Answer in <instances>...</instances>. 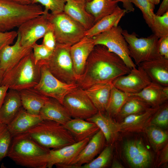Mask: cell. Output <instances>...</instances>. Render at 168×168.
<instances>
[{"mask_svg":"<svg viewBox=\"0 0 168 168\" xmlns=\"http://www.w3.org/2000/svg\"><path fill=\"white\" fill-rule=\"evenodd\" d=\"M130 95L138 97L151 107H157L168 101V86L151 82L140 92Z\"/></svg>","mask_w":168,"mask_h":168,"instance_id":"20","label":"cell"},{"mask_svg":"<svg viewBox=\"0 0 168 168\" xmlns=\"http://www.w3.org/2000/svg\"><path fill=\"white\" fill-rule=\"evenodd\" d=\"M122 34L128 43L130 56L137 66L144 62L158 58L159 38L153 34L147 37L138 38L134 32L123 30Z\"/></svg>","mask_w":168,"mask_h":168,"instance_id":"7","label":"cell"},{"mask_svg":"<svg viewBox=\"0 0 168 168\" xmlns=\"http://www.w3.org/2000/svg\"><path fill=\"white\" fill-rule=\"evenodd\" d=\"M123 30L120 26L110 29L93 37L95 44L105 46L124 61L130 69L137 67L131 58L128 43L123 36Z\"/></svg>","mask_w":168,"mask_h":168,"instance_id":"8","label":"cell"},{"mask_svg":"<svg viewBox=\"0 0 168 168\" xmlns=\"http://www.w3.org/2000/svg\"><path fill=\"white\" fill-rule=\"evenodd\" d=\"M112 168H123L124 166L119 162L116 160H114L111 164Z\"/></svg>","mask_w":168,"mask_h":168,"instance_id":"49","label":"cell"},{"mask_svg":"<svg viewBox=\"0 0 168 168\" xmlns=\"http://www.w3.org/2000/svg\"><path fill=\"white\" fill-rule=\"evenodd\" d=\"M22 107L31 114L40 115V111L49 97L35 91L33 88L19 91Z\"/></svg>","mask_w":168,"mask_h":168,"instance_id":"28","label":"cell"},{"mask_svg":"<svg viewBox=\"0 0 168 168\" xmlns=\"http://www.w3.org/2000/svg\"><path fill=\"white\" fill-rule=\"evenodd\" d=\"M66 0H33L32 4L40 3L45 7L44 12L51 11L52 14L63 12Z\"/></svg>","mask_w":168,"mask_h":168,"instance_id":"40","label":"cell"},{"mask_svg":"<svg viewBox=\"0 0 168 168\" xmlns=\"http://www.w3.org/2000/svg\"><path fill=\"white\" fill-rule=\"evenodd\" d=\"M12 13L10 0H0V32L7 27Z\"/></svg>","mask_w":168,"mask_h":168,"instance_id":"39","label":"cell"},{"mask_svg":"<svg viewBox=\"0 0 168 168\" xmlns=\"http://www.w3.org/2000/svg\"><path fill=\"white\" fill-rule=\"evenodd\" d=\"M86 120L95 123L103 133L107 144H113L119 138V123L105 113L98 112Z\"/></svg>","mask_w":168,"mask_h":168,"instance_id":"23","label":"cell"},{"mask_svg":"<svg viewBox=\"0 0 168 168\" xmlns=\"http://www.w3.org/2000/svg\"><path fill=\"white\" fill-rule=\"evenodd\" d=\"M106 143L105 137L99 130L90 139L78 154L64 168H79L92 161L103 150Z\"/></svg>","mask_w":168,"mask_h":168,"instance_id":"14","label":"cell"},{"mask_svg":"<svg viewBox=\"0 0 168 168\" xmlns=\"http://www.w3.org/2000/svg\"><path fill=\"white\" fill-rule=\"evenodd\" d=\"M18 35L14 30L0 32V50L5 46L12 44Z\"/></svg>","mask_w":168,"mask_h":168,"instance_id":"42","label":"cell"},{"mask_svg":"<svg viewBox=\"0 0 168 168\" xmlns=\"http://www.w3.org/2000/svg\"><path fill=\"white\" fill-rule=\"evenodd\" d=\"M22 107L19 91L9 89L0 108V122L8 124Z\"/></svg>","mask_w":168,"mask_h":168,"instance_id":"27","label":"cell"},{"mask_svg":"<svg viewBox=\"0 0 168 168\" xmlns=\"http://www.w3.org/2000/svg\"><path fill=\"white\" fill-rule=\"evenodd\" d=\"M118 2L112 0H91L86 2L87 11L93 17L95 24L103 17L112 13Z\"/></svg>","mask_w":168,"mask_h":168,"instance_id":"30","label":"cell"},{"mask_svg":"<svg viewBox=\"0 0 168 168\" xmlns=\"http://www.w3.org/2000/svg\"><path fill=\"white\" fill-rule=\"evenodd\" d=\"M70 47L56 44L50 57L39 62L45 65L54 76L61 81L68 83H77Z\"/></svg>","mask_w":168,"mask_h":168,"instance_id":"6","label":"cell"},{"mask_svg":"<svg viewBox=\"0 0 168 168\" xmlns=\"http://www.w3.org/2000/svg\"><path fill=\"white\" fill-rule=\"evenodd\" d=\"M12 138L7 125L0 122V162L7 156Z\"/></svg>","mask_w":168,"mask_h":168,"instance_id":"37","label":"cell"},{"mask_svg":"<svg viewBox=\"0 0 168 168\" xmlns=\"http://www.w3.org/2000/svg\"><path fill=\"white\" fill-rule=\"evenodd\" d=\"M63 126L71 133L76 142L91 138L100 130L95 123L80 119H72Z\"/></svg>","mask_w":168,"mask_h":168,"instance_id":"26","label":"cell"},{"mask_svg":"<svg viewBox=\"0 0 168 168\" xmlns=\"http://www.w3.org/2000/svg\"><path fill=\"white\" fill-rule=\"evenodd\" d=\"M138 66L144 70L151 82L168 86V59L160 56L144 62Z\"/></svg>","mask_w":168,"mask_h":168,"instance_id":"19","label":"cell"},{"mask_svg":"<svg viewBox=\"0 0 168 168\" xmlns=\"http://www.w3.org/2000/svg\"><path fill=\"white\" fill-rule=\"evenodd\" d=\"M76 0L80 1H85V2H87L90 1L91 0Z\"/></svg>","mask_w":168,"mask_h":168,"instance_id":"53","label":"cell"},{"mask_svg":"<svg viewBox=\"0 0 168 168\" xmlns=\"http://www.w3.org/2000/svg\"><path fill=\"white\" fill-rule=\"evenodd\" d=\"M32 47L33 54L36 64L38 63L40 61L48 59L51 55L53 51L42 44H39L35 43L32 45Z\"/></svg>","mask_w":168,"mask_h":168,"instance_id":"41","label":"cell"},{"mask_svg":"<svg viewBox=\"0 0 168 168\" xmlns=\"http://www.w3.org/2000/svg\"><path fill=\"white\" fill-rule=\"evenodd\" d=\"M20 3L24 5H29L32 4L33 0H15Z\"/></svg>","mask_w":168,"mask_h":168,"instance_id":"50","label":"cell"},{"mask_svg":"<svg viewBox=\"0 0 168 168\" xmlns=\"http://www.w3.org/2000/svg\"><path fill=\"white\" fill-rule=\"evenodd\" d=\"M150 28L153 34L159 38L168 36V12L161 16L155 14Z\"/></svg>","mask_w":168,"mask_h":168,"instance_id":"35","label":"cell"},{"mask_svg":"<svg viewBox=\"0 0 168 168\" xmlns=\"http://www.w3.org/2000/svg\"><path fill=\"white\" fill-rule=\"evenodd\" d=\"M50 149L39 144L26 132L13 137L7 156L19 166L46 168Z\"/></svg>","mask_w":168,"mask_h":168,"instance_id":"2","label":"cell"},{"mask_svg":"<svg viewBox=\"0 0 168 168\" xmlns=\"http://www.w3.org/2000/svg\"><path fill=\"white\" fill-rule=\"evenodd\" d=\"M43 120L40 115L30 114L22 107L7 126L13 137L26 132Z\"/></svg>","mask_w":168,"mask_h":168,"instance_id":"22","label":"cell"},{"mask_svg":"<svg viewBox=\"0 0 168 168\" xmlns=\"http://www.w3.org/2000/svg\"><path fill=\"white\" fill-rule=\"evenodd\" d=\"M40 63L41 64L40 79L33 88L40 93L54 99L62 104L65 97L78 88V84L61 81L54 76L45 65Z\"/></svg>","mask_w":168,"mask_h":168,"instance_id":"9","label":"cell"},{"mask_svg":"<svg viewBox=\"0 0 168 168\" xmlns=\"http://www.w3.org/2000/svg\"><path fill=\"white\" fill-rule=\"evenodd\" d=\"M149 142L154 150L157 152L167 144L168 133L162 128L150 124L146 129Z\"/></svg>","mask_w":168,"mask_h":168,"instance_id":"33","label":"cell"},{"mask_svg":"<svg viewBox=\"0 0 168 168\" xmlns=\"http://www.w3.org/2000/svg\"><path fill=\"white\" fill-rule=\"evenodd\" d=\"M93 37L85 36L70 47V54L77 80L82 74L87 59L94 47Z\"/></svg>","mask_w":168,"mask_h":168,"instance_id":"17","label":"cell"},{"mask_svg":"<svg viewBox=\"0 0 168 168\" xmlns=\"http://www.w3.org/2000/svg\"><path fill=\"white\" fill-rule=\"evenodd\" d=\"M43 14L51 25L57 44L70 47L85 36L86 30L64 12Z\"/></svg>","mask_w":168,"mask_h":168,"instance_id":"5","label":"cell"},{"mask_svg":"<svg viewBox=\"0 0 168 168\" xmlns=\"http://www.w3.org/2000/svg\"><path fill=\"white\" fill-rule=\"evenodd\" d=\"M32 46H22L18 34L14 44L7 45L0 50V70L3 76L32 50Z\"/></svg>","mask_w":168,"mask_h":168,"instance_id":"16","label":"cell"},{"mask_svg":"<svg viewBox=\"0 0 168 168\" xmlns=\"http://www.w3.org/2000/svg\"><path fill=\"white\" fill-rule=\"evenodd\" d=\"M41 66L35 63L32 50L4 74L0 85L18 91L33 88L40 79Z\"/></svg>","mask_w":168,"mask_h":168,"instance_id":"3","label":"cell"},{"mask_svg":"<svg viewBox=\"0 0 168 168\" xmlns=\"http://www.w3.org/2000/svg\"><path fill=\"white\" fill-rule=\"evenodd\" d=\"M126 13L124 9L121 8L118 6L113 12L103 17L90 29L86 30L85 36L93 37L118 26L121 18Z\"/></svg>","mask_w":168,"mask_h":168,"instance_id":"29","label":"cell"},{"mask_svg":"<svg viewBox=\"0 0 168 168\" xmlns=\"http://www.w3.org/2000/svg\"><path fill=\"white\" fill-rule=\"evenodd\" d=\"M40 115L43 119L52 120L64 125L72 117L65 107L57 100L49 98Z\"/></svg>","mask_w":168,"mask_h":168,"instance_id":"25","label":"cell"},{"mask_svg":"<svg viewBox=\"0 0 168 168\" xmlns=\"http://www.w3.org/2000/svg\"><path fill=\"white\" fill-rule=\"evenodd\" d=\"M158 49L160 56L168 59V36L159 38Z\"/></svg>","mask_w":168,"mask_h":168,"instance_id":"44","label":"cell"},{"mask_svg":"<svg viewBox=\"0 0 168 168\" xmlns=\"http://www.w3.org/2000/svg\"><path fill=\"white\" fill-rule=\"evenodd\" d=\"M43 38L42 44L49 49L53 51L55 48L56 43L53 31L48 32Z\"/></svg>","mask_w":168,"mask_h":168,"instance_id":"43","label":"cell"},{"mask_svg":"<svg viewBox=\"0 0 168 168\" xmlns=\"http://www.w3.org/2000/svg\"><path fill=\"white\" fill-rule=\"evenodd\" d=\"M124 150L128 162L133 167L145 168L151 165V155L141 141H127L124 144Z\"/></svg>","mask_w":168,"mask_h":168,"instance_id":"15","label":"cell"},{"mask_svg":"<svg viewBox=\"0 0 168 168\" xmlns=\"http://www.w3.org/2000/svg\"><path fill=\"white\" fill-rule=\"evenodd\" d=\"M9 88L7 86L0 85V108L4 101Z\"/></svg>","mask_w":168,"mask_h":168,"instance_id":"48","label":"cell"},{"mask_svg":"<svg viewBox=\"0 0 168 168\" xmlns=\"http://www.w3.org/2000/svg\"><path fill=\"white\" fill-rule=\"evenodd\" d=\"M2 77H3V75L0 70V84L1 81Z\"/></svg>","mask_w":168,"mask_h":168,"instance_id":"52","label":"cell"},{"mask_svg":"<svg viewBox=\"0 0 168 168\" xmlns=\"http://www.w3.org/2000/svg\"><path fill=\"white\" fill-rule=\"evenodd\" d=\"M91 138H87L60 148L50 149L47 156L46 168H52L54 166L58 168H64L84 147Z\"/></svg>","mask_w":168,"mask_h":168,"instance_id":"13","label":"cell"},{"mask_svg":"<svg viewBox=\"0 0 168 168\" xmlns=\"http://www.w3.org/2000/svg\"><path fill=\"white\" fill-rule=\"evenodd\" d=\"M86 3L85 1L66 0L63 12L87 30L95 22L93 16L86 9Z\"/></svg>","mask_w":168,"mask_h":168,"instance_id":"24","label":"cell"},{"mask_svg":"<svg viewBox=\"0 0 168 168\" xmlns=\"http://www.w3.org/2000/svg\"><path fill=\"white\" fill-rule=\"evenodd\" d=\"M131 69L128 74L120 76L112 82L113 86L130 94L137 93L149 84L151 81L140 66Z\"/></svg>","mask_w":168,"mask_h":168,"instance_id":"12","label":"cell"},{"mask_svg":"<svg viewBox=\"0 0 168 168\" xmlns=\"http://www.w3.org/2000/svg\"><path fill=\"white\" fill-rule=\"evenodd\" d=\"M167 12H168V0H163L155 14L158 16H161Z\"/></svg>","mask_w":168,"mask_h":168,"instance_id":"47","label":"cell"},{"mask_svg":"<svg viewBox=\"0 0 168 168\" xmlns=\"http://www.w3.org/2000/svg\"><path fill=\"white\" fill-rule=\"evenodd\" d=\"M113 151V144L106 145L97 157L79 168H104L108 167L111 161Z\"/></svg>","mask_w":168,"mask_h":168,"instance_id":"34","label":"cell"},{"mask_svg":"<svg viewBox=\"0 0 168 168\" xmlns=\"http://www.w3.org/2000/svg\"><path fill=\"white\" fill-rule=\"evenodd\" d=\"M151 2L155 5L158 4L160 2V0H150Z\"/></svg>","mask_w":168,"mask_h":168,"instance_id":"51","label":"cell"},{"mask_svg":"<svg viewBox=\"0 0 168 168\" xmlns=\"http://www.w3.org/2000/svg\"><path fill=\"white\" fill-rule=\"evenodd\" d=\"M113 86L112 82H102L84 90L98 112L105 113Z\"/></svg>","mask_w":168,"mask_h":168,"instance_id":"21","label":"cell"},{"mask_svg":"<svg viewBox=\"0 0 168 168\" xmlns=\"http://www.w3.org/2000/svg\"><path fill=\"white\" fill-rule=\"evenodd\" d=\"M62 104L73 118L86 120L98 112L84 90L79 87L65 97Z\"/></svg>","mask_w":168,"mask_h":168,"instance_id":"10","label":"cell"},{"mask_svg":"<svg viewBox=\"0 0 168 168\" xmlns=\"http://www.w3.org/2000/svg\"><path fill=\"white\" fill-rule=\"evenodd\" d=\"M141 11L145 21L150 28L152 23L155 5L150 0H131Z\"/></svg>","mask_w":168,"mask_h":168,"instance_id":"36","label":"cell"},{"mask_svg":"<svg viewBox=\"0 0 168 168\" xmlns=\"http://www.w3.org/2000/svg\"><path fill=\"white\" fill-rule=\"evenodd\" d=\"M162 129L166 128L168 126V101L159 106L154 114L150 123Z\"/></svg>","mask_w":168,"mask_h":168,"instance_id":"38","label":"cell"},{"mask_svg":"<svg viewBox=\"0 0 168 168\" xmlns=\"http://www.w3.org/2000/svg\"><path fill=\"white\" fill-rule=\"evenodd\" d=\"M130 96V94L113 86L105 113L113 119L116 118Z\"/></svg>","mask_w":168,"mask_h":168,"instance_id":"31","label":"cell"},{"mask_svg":"<svg viewBox=\"0 0 168 168\" xmlns=\"http://www.w3.org/2000/svg\"><path fill=\"white\" fill-rule=\"evenodd\" d=\"M159 107H151L144 112L126 117L118 123L119 132L127 133L145 132L150 124Z\"/></svg>","mask_w":168,"mask_h":168,"instance_id":"18","label":"cell"},{"mask_svg":"<svg viewBox=\"0 0 168 168\" xmlns=\"http://www.w3.org/2000/svg\"><path fill=\"white\" fill-rule=\"evenodd\" d=\"M150 107L138 97L130 94L116 118L121 121L127 116L144 112Z\"/></svg>","mask_w":168,"mask_h":168,"instance_id":"32","label":"cell"},{"mask_svg":"<svg viewBox=\"0 0 168 168\" xmlns=\"http://www.w3.org/2000/svg\"><path fill=\"white\" fill-rule=\"evenodd\" d=\"M123 60L105 46L95 45L86 61L82 74L77 80L85 90L99 83L112 82L130 71Z\"/></svg>","mask_w":168,"mask_h":168,"instance_id":"1","label":"cell"},{"mask_svg":"<svg viewBox=\"0 0 168 168\" xmlns=\"http://www.w3.org/2000/svg\"><path fill=\"white\" fill-rule=\"evenodd\" d=\"M168 162V145L167 143L163 147L160 157L159 165L166 164Z\"/></svg>","mask_w":168,"mask_h":168,"instance_id":"45","label":"cell"},{"mask_svg":"<svg viewBox=\"0 0 168 168\" xmlns=\"http://www.w3.org/2000/svg\"><path fill=\"white\" fill-rule=\"evenodd\" d=\"M18 28L20 43L24 46H32L46 33L52 31L51 25L44 14L25 21Z\"/></svg>","mask_w":168,"mask_h":168,"instance_id":"11","label":"cell"},{"mask_svg":"<svg viewBox=\"0 0 168 168\" xmlns=\"http://www.w3.org/2000/svg\"><path fill=\"white\" fill-rule=\"evenodd\" d=\"M118 2H121L123 3V7L126 11V12L129 13L133 12L134 11L133 4L131 0H112Z\"/></svg>","mask_w":168,"mask_h":168,"instance_id":"46","label":"cell"},{"mask_svg":"<svg viewBox=\"0 0 168 168\" xmlns=\"http://www.w3.org/2000/svg\"><path fill=\"white\" fill-rule=\"evenodd\" d=\"M27 132L39 144L49 149L60 148L76 142L63 125L51 120L43 119Z\"/></svg>","mask_w":168,"mask_h":168,"instance_id":"4","label":"cell"}]
</instances>
